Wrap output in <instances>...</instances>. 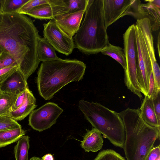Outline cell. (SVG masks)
Instances as JSON below:
<instances>
[{
  "label": "cell",
  "instance_id": "6da1fadb",
  "mask_svg": "<svg viewBox=\"0 0 160 160\" xmlns=\"http://www.w3.org/2000/svg\"><path fill=\"white\" fill-rule=\"evenodd\" d=\"M40 36L31 19L17 12L0 14V47L11 56L27 81L38 68Z\"/></svg>",
  "mask_w": 160,
  "mask_h": 160
},
{
  "label": "cell",
  "instance_id": "7a4b0ae2",
  "mask_svg": "<svg viewBox=\"0 0 160 160\" xmlns=\"http://www.w3.org/2000/svg\"><path fill=\"white\" fill-rule=\"evenodd\" d=\"M118 113L125 129L123 148L127 160H145L155 141L159 138L160 127L146 123L139 108H128Z\"/></svg>",
  "mask_w": 160,
  "mask_h": 160
},
{
  "label": "cell",
  "instance_id": "3957f363",
  "mask_svg": "<svg viewBox=\"0 0 160 160\" xmlns=\"http://www.w3.org/2000/svg\"><path fill=\"white\" fill-rule=\"evenodd\" d=\"M86 68L84 62L76 59H63L59 58L42 62L37 78L39 95L46 100L51 99L67 84L81 80Z\"/></svg>",
  "mask_w": 160,
  "mask_h": 160
},
{
  "label": "cell",
  "instance_id": "277c9868",
  "mask_svg": "<svg viewBox=\"0 0 160 160\" xmlns=\"http://www.w3.org/2000/svg\"><path fill=\"white\" fill-rule=\"evenodd\" d=\"M103 2V0H88L79 28L74 36L75 48L87 55L97 54L109 43Z\"/></svg>",
  "mask_w": 160,
  "mask_h": 160
},
{
  "label": "cell",
  "instance_id": "5b68a950",
  "mask_svg": "<svg viewBox=\"0 0 160 160\" xmlns=\"http://www.w3.org/2000/svg\"><path fill=\"white\" fill-rule=\"evenodd\" d=\"M78 108L93 128L98 130L114 146L123 148L125 132L119 113L101 104L81 100Z\"/></svg>",
  "mask_w": 160,
  "mask_h": 160
},
{
  "label": "cell",
  "instance_id": "8992f818",
  "mask_svg": "<svg viewBox=\"0 0 160 160\" xmlns=\"http://www.w3.org/2000/svg\"><path fill=\"white\" fill-rule=\"evenodd\" d=\"M123 51L126 67L124 80L128 88L139 98H142L137 80L138 58L135 34V24L130 26L123 35Z\"/></svg>",
  "mask_w": 160,
  "mask_h": 160
},
{
  "label": "cell",
  "instance_id": "52a82bcc",
  "mask_svg": "<svg viewBox=\"0 0 160 160\" xmlns=\"http://www.w3.org/2000/svg\"><path fill=\"white\" fill-rule=\"evenodd\" d=\"M141 3L139 0H103V17L106 28L126 15L142 18L138 11Z\"/></svg>",
  "mask_w": 160,
  "mask_h": 160
},
{
  "label": "cell",
  "instance_id": "ba28073f",
  "mask_svg": "<svg viewBox=\"0 0 160 160\" xmlns=\"http://www.w3.org/2000/svg\"><path fill=\"white\" fill-rule=\"evenodd\" d=\"M135 34L138 58L137 80L141 92L147 96L152 71L151 64L142 34L136 24H135Z\"/></svg>",
  "mask_w": 160,
  "mask_h": 160
},
{
  "label": "cell",
  "instance_id": "9c48e42d",
  "mask_svg": "<svg viewBox=\"0 0 160 160\" xmlns=\"http://www.w3.org/2000/svg\"><path fill=\"white\" fill-rule=\"evenodd\" d=\"M63 110L56 104L48 102L30 114L28 125L34 130L41 132L55 124Z\"/></svg>",
  "mask_w": 160,
  "mask_h": 160
},
{
  "label": "cell",
  "instance_id": "30bf717a",
  "mask_svg": "<svg viewBox=\"0 0 160 160\" xmlns=\"http://www.w3.org/2000/svg\"><path fill=\"white\" fill-rule=\"evenodd\" d=\"M44 38L55 50L68 56L75 48L73 38L64 33L57 25L53 19L43 24Z\"/></svg>",
  "mask_w": 160,
  "mask_h": 160
},
{
  "label": "cell",
  "instance_id": "8fae6325",
  "mask_svg": "<svg viewBox=\"0 0 160 160\" xmlns=\"http://www.w3.org/2000/svg\"><path fill=\"white\" fill-rule=\"evenodd\" d=\"M140 29L150 60L156 88H160V69L155 55L153 39L150 21L147 18L137 19L136 24Z\"/></svg>",
  "mask_w": 160,
  "mask_h": 160
},
{
  "label": "cell",
  "instance_id": "7c38bea8",
  "mask_svg": "<svg viewBox=\"0 0 160 160\" xmlns=\"http://www.w3.org/2000/svg\"><path fill=\"white\" fill-rule=\"evenodd\" d=\"M85 11L58 15L53 19L64 33L73 38L79 28Z\"/></svg>",
  "mask_w": 160,
  "mask_h": 160
},
{
  "label": "cell",
  "instance_id": "4fadbf2b",
  "mask_svg": "<svg viewBox=\"0 0 160 160\" xmlns=\"http://www.w3.org/2000/svg\"><path fill=\"white\" fill-rule=\"evenodd\" d=\"M147 3H141L138 11L142 18H148L150 22L152 31H156L160 26V0H149Z\"/></svg>",
  "mask_w": 160,
  "mask_h": 160
},
{
  "label": "cell",
  "instance_id": "5bb4252c",
  "mask_svg": "<svg viewBox=\"0 0 160 160\" xmlns=\"http://www.w3.org/2000/svg\"><path fill=\"white\" fill-rule=\"evenodd\" d=\"M28 88L27 81L18 70L0 86V88L2 92L17 95Z\"/></svg>",
  "mask_w": 160,
  "mask_h": 160
},
{
  "label": "cell",
  "instance_id": "9a60e30c",
  "mask_svg": "<svg viewBox=\"0 0 160 160\" xmlns=\"http://www.w3.org/2000/svg\"><path fill=\"white\" fill-rule=\"evenodd\" d=\"M36 99L29 88L27 89L24 102L17 110L10 112L7 115L15 120L23 119L37 107Z\"/></svg>",
  "mask_w": 160,
  "mask_h": 160
},
{
  "label": "cell",
  "instance_id": "2e32d148",
  "mask_svg": "<svg viewBox=\"0 0 160 160\" xmlns=\"http://www.w3.org/2000/svg\"><path fill=\"white\" fill-rule=\"evenodd\" d=\"M80 146L87 152H96L103 146V140L101 133L97 129L93 128L91 130L86 129Z\"/></svg>",
  "mask_w": 160,
  "mask_h": 160
},
{
  "label": "cell",
  "instance_id": "e0dca14e",
  "mask_svg": "<svg viewBox=\"0 0 160 160\" xmlns=\"http://www.w3.org/2000/svg\"><path fill=\"white\" fill-rule=\"evenodd\" d=\"M139 110L142 119L146 123L152 126L160 127L154 111L153 99L145 96Z\"/></svg>",
  "mask_w": 160,
  "mask_h": 160
},
{
  "label": "cell",
  "instance_id": "ac0fdd59",
  "mask_svg": "<svg viewBox=\"0 0 160 160\" xmlns=\"http://www.w3.org/2000/svg\"><path fill=\"white\" fill-rule=\"evenodd\" d=\"M37 52L40 62H48L59 58L54 49L44 37L39 39Z\"/></svg>",
  "mask_w": 160,
  "mask_h": 160
},
{
  "label": "cell",
  "instance_id": "d6986e66",
  "mask_svg": "<svg viewBox=\"0 0 160 160\" xmlns=\"http://www.w3.org/2000/svg\"><path fill=\"white\" fill-rule=\"evenodd\" d=\"M26 131L22 127L0 131V148L11 144L25 135Z\"/></svg>",
  "mask_w": 160,
  "mask_h": 160
},
{
  "label": "cell",
  "instance_id": "ffe728a7",
  "mask_svg": "<svg viewBox=\"0 0 160 160\" xmlns=\"http://www.w3.org/2000/svg\"><path fill=\"white\" fill-rule=\"evenodd\" d=\"M100 52L114 59L121 64L124 70L126 69L125 56L123 49L121 47L114 46L109 42Z\"/></svg>",
  "mask_w": 160,
  "mask_h": 160
},
{
  "label": "cell",
  "instance_id": "44dd1931",
  "mask_svg": "<svg viewBox=\"0 0 160 160\" xmlns=\"http://www.w3.org/2000/svg\"><path fill=\"white\" fill-rule=\"evenodd\" d=\"M29 137L24 135L17 142L14 149L15 160H28V154L30 147Z\"/></svg>",
  "mask_w": 160,
  "mask_h": 160
},
{
  "label": "cell",
  "instance_id": "7402d4cb",
  "mask_svg": "<svg viewBox=\"0 0 160 160\" xmlns=\"http://www.w3.org/2000/svg\"><path fill=\"white\" fill-rule=\"evenodd\" d=\"M26 15L40 20L51 19L54 18L52 8L49 3L34 8L28 12Z\"/></svg>",
  "mask_w": 160,
  "mask_h": 160
},
{
  "label": "cell",
  "instance_id": "603a6c76",
  "mask_svg": "<svg viewBox=\"0 0 160 160\" xmlns=\"http://www.w3.org/2000/svg\"><path fill=\"white\" fill-rule=\"evenodd\" d=\"M18 95L2 92L0 94V115L7 116L12 111Z\"/></svg>",
  "mask_w": 160,
  "mask_h": 160
},
{
  "label": "cell",
  "instance_id": "cb8c5ba5",
  "mask_svg": "<svg viewBox=\"0 0 160 160\" xmlns=\"http://www.w3.org/2000/svg\"><path fill=\"white\" fill-rule=\"evenodd\" d=\"M88 0H65L66 14L85 11Z\"/></svg>",
  "mask_w": 160,
  "mask_h": 160
},
{
  "label": "cell",
  "instance_id": "d4e9b609",
  "mask_svg": "<svg viewBox=\"0 0 160 160\" xmlns=\"http://www.w3.org/2000/svg\"><path fill=\"white\" fill-rule=\"evenodd\" d=\"M28 0H2L0 14L16 12Z\"/></svg>",
  "mask_w": 160,
  "mask_h": 160
},
{
  "label": "cell",
  "instance_id": "484cf974",
  "mask_svg": "<svg viewBox=\"0 0 160 160\" xmlns=\"http://www.w3.org/2000/svg\"><path fill=\"white\" fill-rule=\"evenodd\" d=\"M49 3V0H28L18 9L16 12L26 15L28 12L34 8Z\"/></svg>",
  "mask_w": 160,
  "mask_h": 160
},
{
  "label": "cell",
  "instance_id": "4316f807",
  "mask_svg": "<svg viewBox=\"0 0 160 160\" xmlns=\"http://www.w3.org/2000/svg\"><path fill=\"white\" fill-rule=\"evenodd\" d=\"M22 127L16 121L6 116L0 115V131Z\"/></svg>",
  "mask_w": 160,
  "mask_h": 160
},
{
  "label": "cell",
  "instance_id": "83f0119b",
  "mask_svg": "<svg viewBox=\"0 0 160 160\" xmlns=\"http://www.w3.org/2000/svg\"><path fill=\"white\" fill-rule=\"evenodd\" d=\"M93 160H126L113 150L107 149L100 152Z\"/></svg>",
  "mask_w": 160,
  "mask_h": 160
},
{
  "label": "cell",
  "instance_id": "f1b7e54d",
  "mask_svg": "<svg viewBox=\"0 0 160 160\" xmlns=\"http://www.w3.org/2000/svg\"><path fill=\"white\" fill-rule=\"evenodd\" d=\"M15 65L18 66L14 59L5 51L3 50L0 53V69Z\"/></svg>",
  "mask_w": 160,
  "mask_h": 160
},
{
  "label": "cell",
  "instance_id": "f546056e",
  "mask_svg": "<svg viewBox=\"0 0 160 160\" xmlns=\"http://www.w3.org/2000/svg\"><path fill=\"white\" fill-rule=\"evenodd\" d=\"M18 70V67L17 65L11 66L0 69V86Z\"/></svg>",
  "mask_w": 160,
  "mask_h": 160
},
{
  "label": "cell",
  "instance_id": "4dcf8cb0",
  "mask_svg": "<svg viewBox=\"0 0 160 160\" xmlns=\"http://www.w3.org/2000/svg\"><path fill=\"white\" fill-rule=\"evenodd\" d=\"M159 92H157L152 71L149 79L148 91L147 96L149 98L153 99Z\"/></svg>",
  "mask_w": 160,
  "mask_h": 160
},
{
  "label": "cell",
  "instance_id": "1f68e13d",
  "mask_svg": "<svg viewBox=\"0 0 160 160\" xmlns=\"http://www.w3.org/2000/svg\"><path fill=\"white\" fill-rule=\"evenodd\" d=\"M27 89L18 95L15 102L12 107V111L17 110L23 103L25 99Z\"/></svg>",
  "mask_w": 160,
  "mask_h": 160
},
{
  "label": "cell",
  "instance_id": "d6a6232c",
  "mask_svg": "<svg viewBox=\"0 0 160 160\" xmlns=\"http://www.w3.org/2000/svg\"><path fill=\"white\" fill-rule=\"evenodd\" d=\"M160 158V145L153 147L150 151L145 160H156Z\"/></svg>",
  "mask_w": 160,
  "mask_h": 160
},
{
  "label": "cell",
  "instance_id": "836d02e7",
  "mask_svg": "<svg viewBox=\"0 0 160 160\" xmlns=\"http://www.w3.org/2000/svg\"><path fill=\"white\" fill-rule=\"evenodd\" d=\"M154 111L158 122L160 123V92L153 99Z\"/></svg>",
  "mask_w": 160,
  "mask_h": 160
},
{
  "label": "cell",
  "instance_id": "e575fe53",
  "mask_svg": "<svg viewBox=\"0 0 160 160\" xmlns=\"http://www.w3.org/2000/svg\"><path fill=\"white\" fill-rule=\"evenodd\" d=\"M41 158L42 160H54L52 155L50 153L45 155Z\"/></svg>",
  "mask_w": 160,
  "mask_h": 160
},
{
  "label": "cell",
  "instance_id": "d590c367",
  "mask_svg": "<svg viewBox=\"0 0 160 160\" xmlns=\"http://www.w3.org/2000/svg\"><path fill=\"white\" fill-rule=\"evenodd\" d=\"M160 32H159L158 36V39H157V49L158 52V54L159 58H160Z\"/></svg>",
  "mask_w": 160,
  "mask_h": 160
},
{
  "label": "cell",
  "instance_id": "8d00e7d4",
  "mask_svg": "<svg viewBox=\"0 0 160 160\" xmlns=\"http://www.w3.org/2000/svg\"><path fill=\"white\" fill-rule=\"evenodd\" d=\"M29 160H42V158L36 157H33L31 158Z\"/></svg>",
  "mask_w": 160,
  "mask_h": 160
},
{
  "label": "cell",
  "instance_id": "74e56055",
  "mask_svg": "<svg viewBox=\"0 0 160 160\" xmlns=\"http://www.w3.org/2000/svg\"><path fill=\"white\" fill-rule=\"evenodd\" d=\"M2 0H0V13H1V8H2Z\"/></svg>",
  "mask_w": 160,
  "mask_h": 160
},
{
  "label": "cell",
  "instance_id": "f35d334b",
  "mask_svg": "<svg viewBox=\"0 0 160 160\" xmlns=\"http://www.w3.org/2000/svg\"><path fill=\"white\" fill-rule=\"evenodd\" d=\"M156 160H160V158H159L158 159H157Z\"/></svg>",
  "mask_w": 160,
  "mask_h": 160
},
{
  "label": "cell",
  "instance_id": "ab89813d",
  "mask_svg": "<svg viewBox=\"0 0 160 160\" xmlns=\"http://www.w3.org/2000/svg\"><path fill=\"white\" fill-rule=\"evenodd\" d=\"M2 91L1 90L0 88V94L1 93V92H2Z\"/></svg>",
  "mask_w": 160,
  "mask_h": 160
}]
</instances>
